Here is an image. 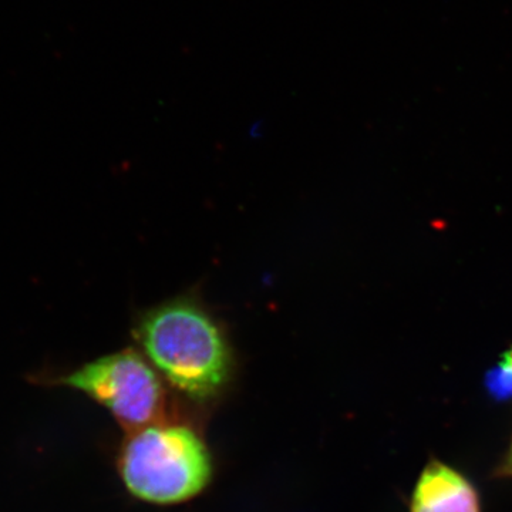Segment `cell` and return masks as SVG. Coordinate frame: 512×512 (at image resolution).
<instances>
[{"label": "cell", "instance_id": "6da1fadb", "mask_svg": "<svg viewBox=\"0 0 512 512\" xmlns=\"http://www.w3.org/2000/svg\"><path fill=\"white\" fill-rule=\"evenodd\" d=\"M133 338L165 382L195 402L217 399L234 377L227 326L194 292L141 312Z\"/></svg>", "mask_w": 512, "mask_h": 512}, {"label": "cell", "instance_id": "7a4b0ae2", "mask_svg": "<svg viewBox=\"0 0 512 512\" xmlns=\"http://www.w3.org/2000/svg\"><path fill=\"white\" fill-rule=\"evenodd\" d=\"M127 490L147 503H184L210 484V451L194 430L154 423L134 430L120 453Z\"/></svg>", "mask_w": 512, "mask_h": 512}, {"label": "cell", "instance_id": "5b68a950", "mask_svg": "<svg viewBox=\"0 0 512 512\" xmlns=\"http://www.w3.org/2000/svg\"><path fill=\"white\" fill-rule=\"evenodd\" d=\"M485 387L494 399H512V349L504 353L501 362L485 377Z\"/></svg>", "mask_w": 512, "mask_h": 512}, {"label": "cell", "instance_id": "277c9868", "mask_svg": "<svg viewBox=\"0 0 512 512\" xmlns=\"http://www.w3.org/2000/svg\"><path fill=\"white\" fill-rule=\"evenodd\" d=\"M410 512H481L480 495L456 468L431 460L414 485Z\"/></svg>", "mask_w": 512, "mask_h": 512}, {"label": "cell", "instance_id": "8992f818", "mask_svg": "<svg viewBox=\"0 0 512 512\" xmlns=\"http://www.w3.org/2000/svg\"><path fill=\"white\" fill-rule=\"evenodd\" d=\"M495 476L501 478H512V441L510 448H508L503 460H501L500 466L495 470Z\"/></svg>", "mask_w": 512, "mask_h": 512}, {"label": "cell", "instance_id": "3957f363", "mask_svg": "<svg viewBox=\"0 0 512 512\" xmlns=\"http://www.w3.org/2000/svg\"><path fill=\"white\" fill-rule=\"evenodd\" d=\"M163 377L138 349L100 357L60 380L106 407L131 430L157 423L167 406Z\"/></svg>", "mask_w": 512, "mask_h": 512}]
</instances>
